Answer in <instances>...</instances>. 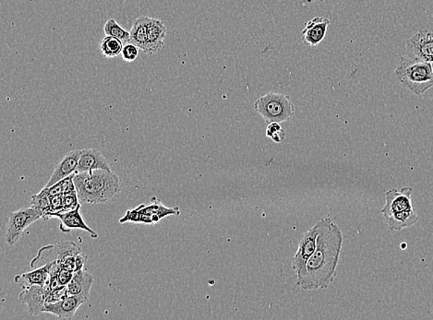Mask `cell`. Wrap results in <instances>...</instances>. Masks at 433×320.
I'll return each instance as SVG.
<instances>
[{
  "label": "cell",
  "mask_w": 433,
  "mask_h": 320,
  "mask_svg": "<svg viewBox=\"0 0 433 320\" xmlns=\"http://www.w3.org/2000/svg\"><path fill=\"white\" fill-rule=\"evenodd\" d=\"M412 188L405 187L399 190L392 188L386 191L385 204L381 209L382 216H387L394 212H400L413 209L411 200Z\"/></svg>",
  "instance_id": "cell-11"
},
{
  "label": "cell",
  "mask_w": 433,
  "mask_h": 320,
  "mask_svg": "<svg viewBox=\"0 0 433 320\" xmlns=\"http://www.w3.org/2000/svg\"><path fill=\"white\" fill-rule=\"evenodd\" d=\"M330 23V20L324 17H315L309 20L302 30L301 40L311 48L320 45L326 36Z\"/></svg>",
  "instance_id": "cell-12"
},
{
  "label": "cell",
  "mask_w": 433,
  "mask_h": 320,
  "mask_svg": "<svg viewBox=\"0 0 433 320\" xmlns=\"http://www.w3.org/2000/svg\"><path fill=\"white\" fill-rule=\"evenodd\" d=\"M49 276H51L49 265H46V266L34 269L30 272L15 276L14 281L22 288L31 286V285H44L48 280Z\"/></svg>",
  "instance_id": "cell-21"
},
{
  "label": "cell",
  "mask_w": 433,
  "mask_h": 320,
  "mask_svg": "<svg viewBox=\"0 0 433 320\" xmlns=\"http://www.w3.org/2000/svg\"><path fill=\"white\" fill-rule=\"evenodd\" d=\"M39 219H43V214L33 207L20 209L11 214L8 220L6 243L10 246L15 245L26 228Z\"/></svg>",
  "instance_id": "cell-6"
},
{
  "label": "cell",
  "mask_w": 433,
  "mask_h": 320,
  "mask_svg": "<svg viewBox=\"0 0 433 320\" xmlns=\"http://www.w3.org/2000/svg\"><path fill=\"white\" fill-rule=\"evenodd\" d=\"M253 107L267 124L289 121L293 118L295 113L291 96L276 92H269L260 96L254 103Z\"/></svg>",
  "instance_id": "cell-4"
},
{
  "label": "cell",
  "mask_w": 433,
  "mask_h": 320,
  "mask_svg": "<svg viewBox=\"0 0 433 320\" xmlns=\"http://www.w3.org/2000/svg\"><path fill=\"white\" fill-rule=\"evenodd\" d=\"M149 45H150V53H157L165 46L166 36V28L165 23L160 20L150 18L147 25Z\"/></svg>",
  "instance_id": "cell-18"
},
{
  "label": "cell",
  "mask_w": 433,
  "mask_h": 320,
  "mask_svg": "<svg viewBox=\"0 0 433 320\" xmlns=\"http://www.w3.org/2000/svg\"><path fill=\"white\" fill-rule=\"evenodd\" d=\"M406 57L433 63V33L421 29L406 41Z\"/></svg>",
  "instance_id": "cell-8"
},
{
  "label": "cell",
  "mask_w": 433,
  "mask_h": 320,
  "mask_svg": "<svg viewBox=\"0 0 433 320\" xmlns=\"http://www.w3.org/2000/svg\"><path fill=\"white\" fill-rule=\"evenodd\" d=\"M93 280L95 278L86 270L83 269L74 272L72 281L67 285L69 295L81 296L88 301Z\"/></svg>",
  "instance_id": "cell-16"
},
{
  "label": "cell",
  "mask_w": 433,
  "mask_h": 320,
  "mask_svg": "<svg viewBox=\"0 0 433 320\" xmlns=\"http://www.w3.org/2000/svg\"><path fill=\"white\" fill-rule=\"evenodd\" d=\"M123 46L121 40L113 36H107L101 40L100 49L102 55L105 58H115L121 56Z\"/></svg>",
  "instance_id": "cell-22"
},
{
  "label": "cell",
  "mask_w": 433,
  "mask_h": 320,
  "mask_svg": "<svg viewBox=\"0 0 433 320\" xmlns=\"http://www.w3.org/2000/svg\"><path fill=\"white\" fill-rule=\"evenodd\" d=\"M140 208H142L143 212L151 216L154 225H156L161 220L165 219L166 217L180 216V208L166 207L156 197H152L151 203H149V204L140 205Z\"/></svg>",
  "instance_id": "cell-19"
},
{
  "label": "cell",
  "mask_w": 433,
  "mask_h": 320,
  "mask_svg": "<svg viewBox=\"0 0 433 320\" xmlns=\"http://www.w3.org/2000/svg\"><path fill=\"white\" fill-rule=\"evenodd\" d=\"M81 253V249L75 243L70 241L43 246L38 251L36 257L31 261L32 269L46 266L48 264L62 263L69 256H76Z\"/></svg>",
  "instance_id": "cell-5"
},
{
  "label": "cell",
  "mask_w": 433,
  "mask_h": 320,
  "mask_svg": "<svg viewBox=\"0 0 433 320\" xmlns=\"http://www.w3.org/2000/svg\"><path fill=\"white\" fill-rule=\"evenodd\" d=\"M324 0H302L304 4L311 5L312 3L323 2Z\"/></svg>",
  "instance_id": "cell-33"
},
{
  "label": "cell",
  "mask_w": 433,
  "mask_h": 320,
  "mask_svg": "<svg viewBox=\"0 0 433 320\" xmlns=\"http://www.w3.org/2000/svg\"><path fill=\"white\" fill-rule=\"evenodd\" d=\"M265 134L267 138H270L276 144H281L286 139V132L281 127L280 123H277V122L269 123L267 127H266Z\"/></svg>",
  "instance_id": "cell-25"
},
{
  "label": "cell",
  "mask_w": 433,
  "mask_h": 320,
  "mask_svg": "<svg viewBox=\"0 0 433 320\" xmlns=\"http://www.w3.org/2000/svg\"><path fill=\"white\" fill-rule=\"evenodd\" d=\"M81 204L79 205L77 208L72 209V211L51 212V214H46L44 219L49 220L51 218H57V219L60 221V230L61 232H69L74 229H81L90 234L91 237L93 238V239H96V238H98V232L93 231L84 222L83 215L81 214Z\"/></svg>",
  "instance_id": "cell-10"
},
{
  "label": "cell",
  "mask_w": 433,
  "mask_h": 320,
  "mask_svg": "<svg viewBox=\"0 0 433 320\" xmlns=\"http://www.w3.org/2000/svg\"><path fill=\"white\" fill-rule=\"evenodd\" d=\"M51 197L45 188L38 194L32 197V207L39 211L43 214V219L46 215L51 212Z\"/></svg>",
  "instance_id": "cell-24"
},
{
  "label": "cell",
  "mask_w": 433,
  "mask_h": 320,
  "mask_svg": "<svg viewBox=\"0 0 433 320\" xmlns=\"http://www.w3.org/2000/svg\"><path fill=\"white\" fill-rule=\"evenodd\" d=\"M140 48L133 43H128L123 46L121 52L122 60L125 62L133 63L139 57Z\"/></svg>",
  "instance_id": "cell-26"
},
{
  "label": "cell",
  "mask_w": 433,
  "mask_h": 320,
  "mask_svg": "<svg viewBox=\"0 0 433 320\" xmlns=\"http://www.w3.org/2000/svg\"><path fill=\"white\" fill-rule=\"evenodd\" d=\"M104 32L107 36H113L121 40L124 45L130 43V32L123 29L121 26L116 22L115 19L110 18L107 22H105V25H104Z\"/></svg>",
  "instance_id": "cell-23"
},
{
  "label": "cell",
  "mask_w": 433,
  "mask_h": 320,
  "mask_svg": "<svg viewBox=\"0 0 433 320\" xmlns=\"http://www.w3.org/2000/svg\"><path fill=\"white\" fill-rule=\"evenodd\" d=\"M51 292L48 279L44 285H31V286L22 288V293L19 295V300L27 305L28 312L30 315L38 316L45 312L46 298Z\"/></svg>",
  "instance_id": "cell-9"
},
{
  "label": "cell",
  "mask_w": 433,
  "mask_h": 320,
  "mask_svg": "<svg viewBox=\"0 0 433 320\" xmlns=\"http://www.w3.org/2000/svg\"><path fill=\"white\" fill-rule=\"evenodd\" d=\"M51 212H61L63 209L64 195L51 197ZM51 214V212H49ZM46 217V216H45Z\"/></svg>",
  "instance_id": "cell-31"
},
{
  "label": "cell",
  "mask_w": 433,
  "mask_h": 320,
  "mask_svg": "<svg viewBox=\"0 0 433 320\" xmlns=\"http://www.w3.org/2000/svg\"><path fill=\"white\" fill-rule=\"evenodd\" d=\"M87 260V256L83 254V253H79L76 256L75 258V272L84 269V265H86Z\"/></svg>",
  "instance_id": "cell-32"
},
{
  "label": "cell",
  "mask_w": 433,
  "mask_h": 320,
  "mask_svg": "<svg viewBox=\"0 0 433 320\" xmlns=\"http://www.w3.org/2000/svg\"><path fill=\"white\" fill-rule=\"evenodd\" d=\"M73 180L81 203L104 204L121 192V181L112 171L84 172L75 174Z\"/></svg>",
  "instance_id": "cell-2"
},
{
  "label": "cell",
  "mask_w": 433,
  "mask_h": 320,
  "mask_svg": "<svg viewBox=\"0 0 433 320\" xmlns=\"http://www.w3.org/2000/svg\"><path fill=\"white\" fill-rule=\"evenodd\" d=\"M317 223V246L302 274L297 279L298 286L307 291L327 289L332 284L343 245V232L330 218H323Z\"/></svg>",
  "instance_id": "cell-1"
},
{
  "label": "cell",
  "mask_w": 433,
  "mask_h": 320,
  "mask_svg": "<svg viewBox=\"0 0 433 320\" xmlns=\"http://www.w3.org/2000/svg\"><path fill=\"white\" fill-rule=\"evenodd\" d=\"M150 17L140 16L133 22L131 27L130 43L138 46L140 50L151 56L150 45H149L147 25Z\"/></svg>",
  "instance_id": "cell-17"
},
{
  "label": "cell",
  "mask_w": 433,
  "mask_h": 320,
  "mask_svg": "<svg viewBox=\"0 0 433 320\" xmlns=\"http://www.w3.org/2000/svg\"><path fill=\"white\" fill-rule=\"evenodd\" d=\"M86 302V299L81 296L69 295L63 300L48 302L45 312L53 314L60 319H72L79 307Z\"/></svg>",
  "instance_id": "cell-14"
},
{
  "label": "cell",
  "mask_w": 433,
  "mask_h": 320,
  "mask_svg": "<svg viewBox=\"0 0 433 320\" xmlns=\"http://www.w3.org/2000/svg\"><path fill=\"white\" fill-rule=\"evenodd\" d=\"M68 287L63 285V286H60L54 291H51V293H48V298H46V304L48 302H55L60 300H63L66 298H68Z\"/></svg>",
  "instance_id": "cell-28"
},
{
  "label": "cell",
  "mask_w": 433,
  "mask_h": 320,
  "mask_svg": "<svg viewBox=\"0 0 433 320\" xmlns=\"http://www.w3.org/2000/svg\"><path fill=\"white\" fill-rule=\"evenodd\" d=\"M394 75L403 86L420 96L433 87L432 63L406 57L400 58Z\"/></svg>",
  "instance_id": "cell-3"
},
{
  "label": "cell",
  "mask_w": 433,
  "mask_h": 320,
  "mask_svg": "<svg viewBox=\"0 0 433 320\" xmlns=\"http://www.w3.org/2000/svg\"><path fill=\"white\" fill-rule=\"evenodd\" d=\"M432 66H433V63H432Z\"/></svg>",
  "instance_id": "cell-34"
},
{
  "label": "cell",
  "mask_w": 433,
  "mask_h": 320,
  "mask_svg": "<svg viewBox=\"0 0 433 320\" xmlns=\"http://www.w3.org/2000/svg\"><path fill=\"white\" fill-rule=\"evenodd\" d=\"M81 204L80 199H79L77 191L72 192V193L64 195V204L62 211H72Z\"/></svg>",
  "instance_id": "cell-27"
},
{
  "label": "cell",
  "mask_w": 433,
  "mask_h": 320,
  "mask_svg": "<svg viewBox=\"0 0 433 320\" xmlns=\"http://www.w3.org/2000/svg\"><path fill=\"white\" fill-rule=\"evenodd\" d=\"M73 274H74V272H73V270L61 267L60 272L58 273V279L60 285H62V286L63 285H65V286H67V285L69 284V281H72Z\"/></svg>",
  "instance_id": "cell-30"
},
{
  "label": "cell",
  "mask_w": 433,
  "mask_h": 320,
  "mask_svg": "<svg viewBox=\"0 0 433 320\" xmlns=\"http://www.w3.org/2000/svg\"><path fill=\"white\" fill-rule=\"evenodd\" d=\"M319 235V225L316 223L312 228L308 230L301 237L298 244L297 252L292 258V269H293L297 278L302 274L306 265L317 246V237Z\"/></svg>",
  "instance_id": "cell-7"
},
{
  "label": "cell",
  "mask_w": 433,
  "mask_h": 320,
  "mask_svg": "<svg viewBox=\"0 0 433 320\" xmlns=\"http://www.w3.org/2000/svg\"><path fill=\"white\" fill-rule=\"evenodd\" d=\"M81 150H75L67 153L60 162L55 165V170L53 172L51 179L45 188L51 187L60 180L66 179L77 172L79 160H80Z\"/></svg>",
  "instance_id": "cell-13"
},
{
  "label": "cell",
  "mask_w": 433,
  "mask_h": 320,
  "mask_svg": "<svg viewBox=\"0 0 433 320\" xmlns=\"http://www.w3.org/2000/svg\"><path fill=\"white\" fill-rule=\"evenodd\" d=\"M383 218H385L391 232H399L401 230L416 225L418 222V216L414 209H409V211L394 212V214Z\"/></svg>",
  "instance_id": "cell-20"
},
{
  "label": "cell",
  "mask_w": 433,
  "mask_h": 320,
  "mask_svg": "<svg viewBox=\"0 0 433 320\" xmlns=\"http://www.w3.org/2000/svg\"><path fill=\"white\" fill-rule=\"evenodd\" d=\"M119 223H140V206L135 209H130L126 211L124 216L119 220Z\"/></svg>",
  "instance_id": "cell-29"
},
{
  "label": "cell",
  "mask_w": 433,
  "mask_h": 320,
  "mask_svg": "<svg viewBox=\"0 0 433 320\" xmlns=\"http://www.w3.org/2000/svg\"><path fill=\"white\" fill-rule=\"evenodd\" d=\"M99 169L111 171L107 160L102 155L100 151L98 149L81 150L76 174Z\"/></svg>",
  "instance_id": "cell-15"
}]
</instances>
